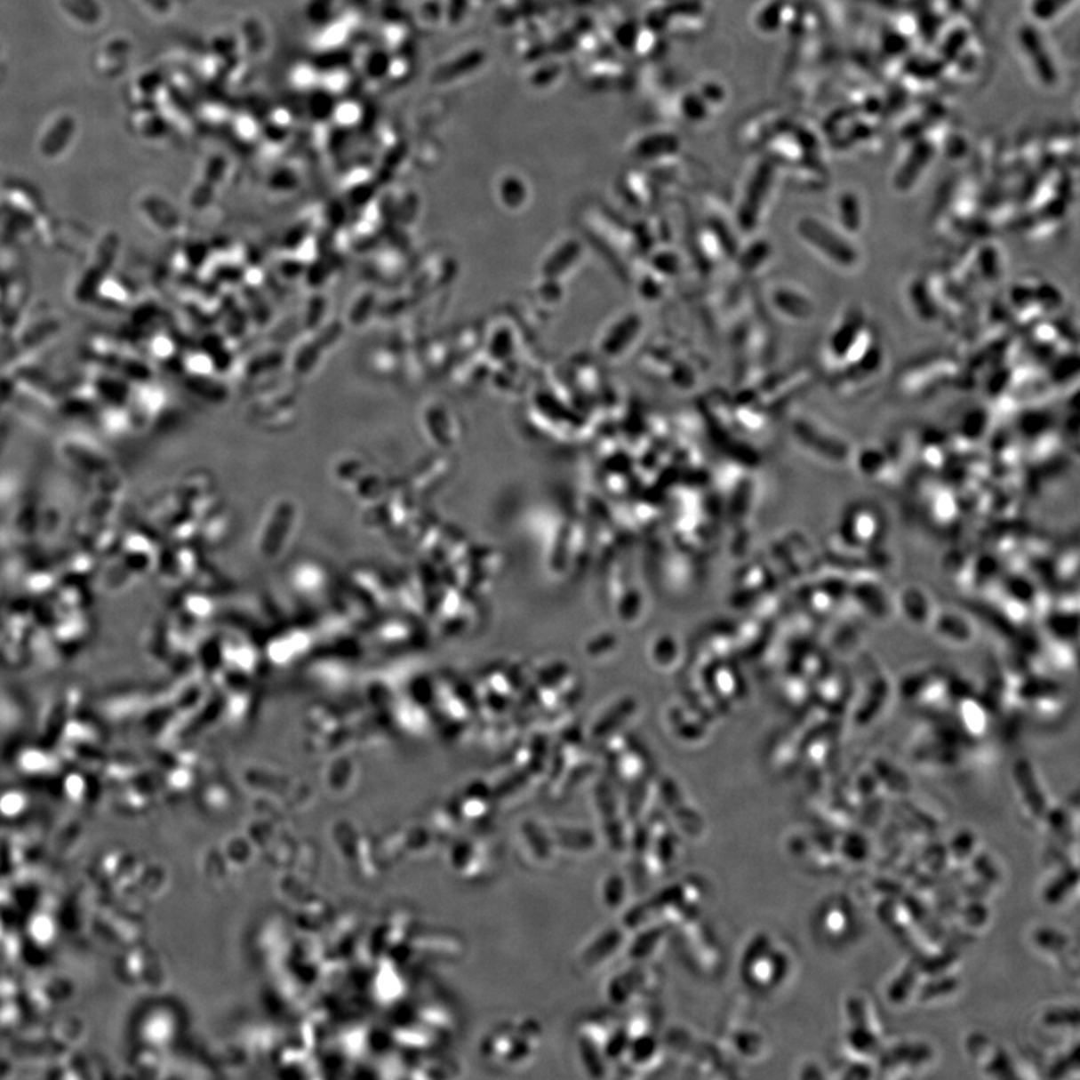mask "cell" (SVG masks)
Segmentation results:
<instances>
[{
	"label": "cell",
	"mask_w": 1080,
	"mask_h": 1080,
	"mask_svg": "<svg viewBox=\"0 0 1080 1080\" xmlns=\"http://www.w3.org/2000/svg\"><path fill=\"white\" fill-rule=\"evenodd\" d=\"M878 340L864 308L854 303L846 308L830 332L826 344L827 359L836 371L840 370L859 360Z\"/></svg>",
	"instance_id": "obj_1"
},
{
	"label": "cell",
	"mask_w": 1080,
	"mask_h": 1080,
	"mask_svg": "<svg viewBox=\"0 0 1080 1080\" xmlns=\"http://www.w3.org/2000/svg\"><path fill=\"white\" fill-rule=\"evenodd\" d=\"M797 235L809 250L837 269L850 272L861 263L859 248L850 236L816 216H803L797 224Z\"/></svg>",
	"instance_id": "obj_2"
},
{
	"label": "cell",
	"mask_w": 1080,
	"mask_h": 1080,
	"mask_svg": "<svg viewBox=\"0 0 1080 1080\" xmlns=\"http://www.w3.org/2000/svg\"><path fill=\"white\" fill-rule=\"evenodd\" d=\"M960 364L948 355L935 353L914 362L903 371L899 384L911 395H927L946 388L959 374Z\"/></svg>",
	"instance_id": "obj_3"
},
{
	"label": "cell",
	"mask_w": 1080,
	"mask_h": 1080,
	"mask_svg": "<svg viewBox=\"0 0 1080 1080\" xmlns=\"http://www.w3.org/2000/svg\"><path fill=\"white\" fill-rule=\"evenodd\" d=\"M884 362H885V356H884L881 341L878 340L859 360L836 371L833 388L837 394L842 395L863 392L878 380L884 368Z\"/></svg>",
	"instance_id": "obj_4"
},
{
	"label": "cell",
	"mask_w": 1080,
	"mask_h": 1080,
	"mask_svg": "<svg viewBox=\"0 0 1080 1080\" xmlns=\"http://www.w3.org/2000/svg\"><path fill=\"white\" fill-rule=\"evenodd\" d=\"M792 431L798 442L802 443L807 451L818 453L826 460L836 462L845 461L846 456L850 453L848 443L844 438L828 429L826 425H822L820 420H816L807 414L794 419Z\"/></svg>",
	"instance_id": "obj_5"
},
{
	"label": "cell",
	"mask_w": 1080,
	"mask_h": 1080,
	"mask_svg": "<svg viewBox=\"0 0 1080 1080\" xmlns=\"http://www.w3.org/2000/svg\"><path fill=\"white\" fill-rule=\"evenodd\" d=\"M983 242L980 245L975 246L972 252V272H974L979 279L986 284L1001 283L1004 278V255L1003 251L992 240L984 237Z\"/></svg>",
	"instance_id": "obj_6"
},
{
	"label": "cell",
	"mask_w": 1080,
	"mask_h": 1080,
	"mask_svg": "<svg viewBox=\"0 0 1080 1080\" xmlns=\"http://www.w3.org/2000/svg\"><path fill=\"white\" fill-rule=\"evenodd\" d=\"M773 299L776 308L789 320L806 323L815 316V302L802 288L780 287Z\"/></svg>",
	"instance_id": "obj_7"
},
{
	"label": "cell",
	"mask_w": 1080,
	"mask_h": 1080,
	"mask_svg": "<svg viewBox=\"0 0 1080 1080\" xmlns=\"http://www.w3.org/2000/svg\"><path fill=\"white\" fill-rule=\"evenodd\" d=\"M908 299L922 322L933 323L941 317V305L935 288L926 279H916L908 287Z\"/></svg>",
	"instance_id": "obj_8"
},
{
	"label": "cell",
	"mask_w": 1080,
	"mask_h": 1080,
	"mask_svg": "<svg viewBox=\"0 0 1080 1080\" xmlns=\"http://www.w3.org/2000/svg\"><path fill=\"white\" fill-rule=\"evenodd\" d=\"M837 221L840 230L850 237L863 230V207L852 192H844L837 200Z\"/></svg>",
	"instance_id": "obj_9"
},
{
	"label": "cell",
	"mask_w": 1080,
	"mask_h": 1080,
	"mask_svg": "<svg viewBox=\"0 0 1080 1080\" xmlns=\"http://www.w3.org/2000/svg\"><path fill=\"white\" fill-rule=\"evenodd\" d=\"M932 150L929 146L920 148L917 155H914V158H909L907 164L903 165L902 170L899 172L896 178V187L899 189H908L912 183L916 182L918 174L922 172L923 165H926L927 161L931 159Z\"/></svg>",
	"instance_id": "obj_10"
},
{
	"label": "cell",
	"mask_w": 1080,
	"mask_h": 1080,
	"mask_svg": "<svg viewBox=\"0 0 1080 1080\" xmlns=\"http://www.w3.org/2000/svg\"><path fill=\"white\" fill-rule=\"evenodd\" d=\"M988 425H989L988 413L981 408H975V410L968 412L965 418L962 419L959 434L968 440H979L988 429Z\"/></svg>",
	"instance_id": "obj_11"
},
{
	"label": "cell",
	"mask_w": 1080,
	"mask_h": 1080,
	"mask_svg": "<svg viewBox=\"0 0 1080 1080\" xmlns=\"http://www.w3.org/2000/svg\"><path fill=\"white\" fill-rule=\"evenodd\" d=\"M1022 39L1028 52L1037 58L1036 65H1037L1038 72L1042 74V77L1052 82L1055 78L1053 68H1052V63L1049 62L1047 54L1043 53L1042 44H1040L1037 34L1034 30H1028L1027 34H1023Z\"/></svg>",
	"instance_id": "obj_12"
}]
</instances>
